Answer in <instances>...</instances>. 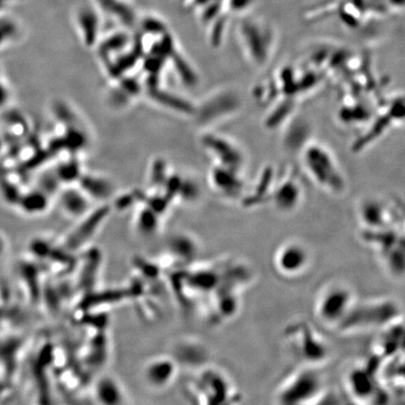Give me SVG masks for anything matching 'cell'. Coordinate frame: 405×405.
<instances>
[{
  "mask_svg": "<svg viewBox=\"0 0 405 405\" xmlns=\"http://www.w3.org/2000/svg\"><path fill=\"white\" fill-rule=\"evenodd\" d=\"M169 248L180 263L189 264L196 260L200 247L194 236L183 233L174 236Z\"/></svg>",
  "mask_w": 405,
  "mask_h": 405,
  "instance_id": "17",
  "label": "cell"
},
{
  "mask_svg": "<svg viewBox=\"0 0 405 405\" xmlns=\"http://www.w3.org/2000/svg\"><path fill=\"white\" fill-rule=\"evenodd\" d=\"M94 396L98 404H126V394L115 377L110 375L103 376L96 382Z\"/></svg>",
  "mask_w": 405,
  "mask_h": 405,
  "instance_id": "16",
  "label": "cell"
},
{
  "mask_svg": "<svg viewBox=\"0 0 405 405\" xmlns=\"http://www.w3.org/2000/svg\"><path fill=\"white\" fill-rule=\"evenodd\" d=\"M143 378L149 388H166L175 380L178 375V363L175 358L159 355L145 362L143 368Z\"/></svg>",
  "mask_w": 405,
  "mask_h": 405,
  "instance_id": "11",
  "label": "cell"
},
{
  "mask_svg": "<svg viewBox=\"0 0 405 405\" xmlns=\"http://www.w3.org/2000/svg\"><path fill=\"white\" fill-rule=\"evenodd\" d=\"M378 358L373 357L364 364L355 366L345 375L347 395L357 404H378L388 401L389 394L382 386L377 375Z\"/></svg>",
  "mask_w": 405,
  "mask_h": 405,
  "instance_id": "6",
  "label": "cell"
},
{
  "mask_svg": "<svg viewBox=\"0 0 405 405\" xmlns=\"http://www.w3.org/2000/svg\"><path fill=\"white\" fill-rule=\"evenodd\" d=\"M238 36L253 63H266L275 43L274 28L269 23L260 18H244L238 25Z\"/></svg>",
  "mask_w": 405,
  "mask_h": 405,
  "instance_id": "8",
  "label": "cell"
},
{
  "mask_svg": "<svg viewBox=\"0 0 405 405\" xmlns=\"http://www.w3.org/2000/svg\"><path fill=\"white\" fill-rule=\"evenodd\" d=\"M358 220H360L362 230L375 231L386 229V228H404V218L384 204L383 202L375 199H368L360 205L358 209Z\"/></svg>",
  "mask_w": 405,
  "mask_h": 405,
  "instance_id": "10",
  "label": "cell"
},
{
  "mask_svg": "<svg viewBox=\"0 0 405 405\" xmlns=\"http://www.w3.org/2000/svg\"><path fill=\"white\" fill-rule=\"evenodd\" d=\"M402 318L397 301L388 298H376L355 301L351 311L337 331L344 334L379 331L391 322Z\"/></svg>",
  "mask_w": 405,
  "mask_h": 405,
  "instance_id": "2",
  "label": "cell"
},
{
  "mask_svg": "<svg viewBox=\"0 0 405 405\" xmlns=\"http://www.w3.org/2000/svg\"><path fill=\"white\" fill-rule=\"evenodd\" d=\"M357 300L349 284L338 280L329 282L319 290L314 300V318L324 328L338 331Z\"/></svg>",
  "mask_w": 405,
  "mask_h": 405,
  "instance_id": "3",
  "label": "cell"
},
{
  "mask_svg": "<svg viewBox=\"0 0 405 405\" xmlns=\"http://www.w3.org/2000/svg\"><path fill=\"white\" fill-rule=\"evenodd\" d=\"M7 250V241L5 240L4 236L0 233V259L3 257Z\"/></svg>",
  "mask_w": 405,
  "mask_h": 405,
  "instance_id": "19",
  "label": "cell"
},
{
  "mask_svg": "<svg viewBox=\"0 0 405 405\" xmlns=\"http://www.w3.org/2000/svg\"><path fill=\"white\" fill-rule=\"evenodd\" d=\"M194 395L204 404H233L240 402V392L232 378L217 367L200 371L194 381Z\"/></svg>",
  "mask_w": 405,
  "mask_h": 405,
  "instance_id": "7",
  "label": "cell"
},
{
  "mask_svg": "<svg viewBox=\"0 0 405 405\" xmlns=\"http://www.w3.org/2000/svg\"><path fill=\"white\" fill-rule=\"evenodd\" d=\"M377 331L379 334L373 350L375 357L381 360L404 352V316Z\"/></svg>",
  "mask_w": 405,
  "mask_h": 405,
  "instance_id": "12",
  "label": "cell"
},
{
  "mask_svg": "<svg viewBox=\"0 0 405 405\" xmlns=\"http://www.w3.org/2000/svg\"><path fill=\"white\" fill-rule=\"evenodd\" d=\"M302 196L300 184L295 178H287L272 189L269 201L280 212L292 213L300 207Z\"/></svg>",
  "mask_w": 405,
  "mask_h": 405,
  "instance_id": "15",
  "label": "cell"
},
{
  "mask_svg": "<svg viewBox=\"0 0 405 405\" xmlns=\"http://www.w3.org/2000/svg\"><path fill=\"white\" fill-rule=\"evenodd\" d=\"M240 171L218 165L212 174V185L217 193L229 200H241L246 194V186Z\"/></svg>",
  "mask_w": 405,
  "mask_h": 405,
  "instance_id": "13",
  "label": "cell"
},
{
  "mask_svg": "<svg viewBox=\"0 0 405 405\" xmlns=\"http://www.w3.org/2000/svg\"><path fill=\"white\" fill-rule=\"evenodd\" d=\"M302 157L304 167L314 183L328 193H344L346 188L344 174L326 147L319 144L308 145Z\"/></svg>",
  "mask_w": 405,
  "mask_h": 405,
  "instance_id": "5",
  "label": "cell"
},
{
  "mask_svg": "<svg viewBox=\"0 0 405 405\" xmlns=\"http://www.w3.org/2000/svg\"><path fill=\"white\" fill-rule=\"evenodd\" d=\"M64 211L70 216H79L87 209L85 200L78 194H65L62 199Z\"/></svg>",
  "mask_w": 405,
  "mask_h": 405,
  "instance_id": "18",
  "label": "cell"
},
{
  "mask_svg": "<svg viewBox=\"0 0 405 405\" xmlns=\"http://www.w3.org/2000/svg\"><path fill=\"white\" fill-rule=\"evenodd\" d=\"M205 144L219 160L220 166L240 171L244 163V155L238 145L219 135H210Z\"/></svg>",
  "mask_w": 405,
  "mask_h": 405,
  "instance_id": "14",
  "label": "cell"
},
{
  "mask_svg": "<svg viewBox=\"0 0 405 405\" xmlns=\"http://www.w3.org/2000/svg\"><path fill=\"white\" fill-rule=\"evenodd\" d=\"M311 254L300 240H287L277 247L272 257V266L279 276L294 280L304 276L310 269Z\"/></svg>",
  "mask_w": 405,
  "mask_h": 405,
  "instance_id": "9",
  "label": "cell"
},
{
  "mask_svg": "<svg viewBox=\"0 0 405 405\" xmlns=\"http://www.w3.org/2000/svg\"><path fill=\"white\" fill-rule=\"evenodd\" d=\"M284 337L300 365L322 368L331 360V349L328 341L309 322L289 324Z\"/></svg>",
  "mask_w": 405,
  "mask_h": 405,
  "instance_id": "4",
  "label": "cell"
},
{
  "mask_svg": "<svg viewBox=\"0 0 405 405\" xmlns=\"http://www.w3.org/2000/svg\"><path fill=\"white\" fill-rule=\"evenodd\" d=\"M326 381L321 368L300 365L284 379L275 392L277 404H318L326 399Z\"/></svg>",
  "mask_w": 405,
  "mask_h": 405,
  "instance_id": "1",
  "label": "cell"
}]
</instances>
